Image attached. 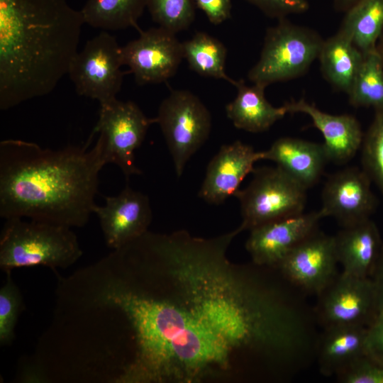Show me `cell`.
I'll list each match as a JSON object with an SVG mask.
<instances>
[{
  "mask_svg": "<svg viewBox=\"0 0 383 383\" xmlns=\"http://www.w3.org/2000/svg\"><path fill=\"white\" fill-rule=\"evenodd\" d=\"M238 228L211 238L147 231L138 247L157 289L113 283L100 301L133 331L122 383H197L230 374L294 379L315 362L320 327L309 295L276 268L236 265Z\"/></svg>",
  "mask_w": 383,
  "mask_h": 383,
  "instance_id": "obj_1",
  "label": "cell"
},
{
  "mask_svg": "<svg viewBox=\"0 0 383 383\" xmlns=\"http://www.w3.org/2000/svg\"><path fill=\"white\" fill-rule=\"evenodd\" d=\"M59 150L8 139L0 142V216L82 227L96 204L99 175L108 164L106 141Z\"/></svg>",
  "mask_w": 383,
  "mask_h": 383,
  "instance_id": "obj_2",
  "label": "cell"
},
{
  "mask_svg": "<svg viewBox=\"0 0 383 383\" xmlns=\"http://www.w3.org/2000/svg\"><path fill=\"white\" fill-rule=\"evenodd\" d=\"M81 11L67 0H0V109L50 94L77 53Z\"/></svg>",
  "mask_w": 383,
  "mask_h": 383,
  "instance_id": "obj_3",
  "label": "cell"
},
{
  "mask_svg": "<svg viewBox=\"0 0 383 383\" xmlns=\"http://www.w3.org/2000/svg\"><path fill=\"white\" fill-rule=\"evenodd\" d=\"M70 227L45 221L6 219L0 237V267L8 272L23 267L67 268L82 256Z\"/></svg>",
  "mask_w": 383,
  "mask_h": 383,
  "instance_id": "obj_4",
  "label": "cell"
},
{
  "mask_svg": "<svg viewBox=\"0 0 383 383\" xmlns=\"http://www.w3.org/2000/svg\"><path fill=\"white\" fill-rule=\"evenodd\" d=\"M323 41L316 30L279 19L267 30L260 58L248 77L265 87L299 77L318 58Z\"/></svg>",
  "mask_w": 383,
  "mask_h": 383,
  "instance_id": "obj_5",
  "label": "cell"
},
{
  "mask_svg": "<svg viewBox=\"0 0 383 383\" xmlns=\"http://www.w3.org/2000/svg\"><path fill=\"white\" fill-rule=\"evenodd\" d=\"M245 189L234 194L240 204V231L304 212L306 189L277 166L254 170Z\"/></svg>",
  "mask_w": 383,
  "mask_h": 383,
  "instance_id": "obj_6",
  "label": "cell"
},
{
  "mask_svg": "<svg viewBox=\"0 0 383 383\" xmlns=\"http://www.w3.org/2000/svg\"><path fill=\"white\" fill-rule=\"evenodd\" d=\"M155 118L179 177L190 157L209 138L211 128L210 112L191 91L173 90L162 101Z\"/></svg>",
  "mask_w": 383,
  "mask_h": 383,
  "instance_id": "obj_7",
  "label": "cell"
},
{
  "mask_svg": "<svg viewBox=\"0 0 383 383\" xmlns=\"http://www.w3.org/2000/svg\"><path fill=\"white\" fill-rule=\"evenodd\" d=\"M123 65L121 47L114 36L102 31L76 54L68 74L79 95L101 104L116 99L123 83Z\"/></svg>",
  "mask_w": 383,
  "mask_h": 383,
  "instance_id": "obj_8",
  "label": "cell"
},
{
  "mask_svg": "<svg viewBox=\"0 0 383 383\" xmlns=\"http://www.w3.org/2000/svg\"><path fill=\"white\" fill-rule=\"evenodd\" d=\"M316 296L314 313L321 329L338 326L368 327L379 311L371 277L339 272Z\"/></svg>",
  "mask_w": 383,
  "mask_h": 383,
  "instance_id": "obj_9",
  "label": "cell"
},
{
  "mask_svg": "<svg viewBox=\"0 0 383 383\" xmlns=\"http://www.w3.org/2000/svg\"><path fill=\"white\" fill-rule=\"evenodd\" d=\"M100 106L99 120L91 134L104 135L108 162L118 165L127 179L133 174H141L135 165V151L155 118H148L131 101L114 99Z\"/></svg>",
  "mask_w": 383,
  "mask_h": 383,
  "instance_id": "obj_10",
  "label": "cell"
},
{
  "mask_svg": "<svg viewBox=\"0 0 383 383\" xmlns=\"http://www.w3.org/2000/svg\"><path fill=\"white\" fill-rule=\"evenodd\" d=\"M121 53L123 65L140 85L167 81L184 59L182 43L160 26L140 32L138 38L121 47Z\"/></svg>",
  "mask_w": 383,
  "mask_h": 383,
  "instance_id": "obj_11",
  "label": "cell"
},
{
  "mask_svg": "<svg viewBox=\"0 0 383 383\" xmlns=\"http://www.w3.org/2000/svg\"><path fill=\"white\" fill-rule=\"evenodd\" d=\"M334 236L318 229L300 242L277 269L309 296L318 295L339 274Z\"/></svg>",
  "mask_w": 383,
  "mask_h": 383,
  "instance_id": "obj_12",
  "label": "cell"
},
{
  "mask_svg": "<svg viewBox=\"0 0 383 383\" xmlns=\"http://www.w3.org/2000/svg\"><path fill=\"white\" fill-rule=\"evenodd\" d=\"M371 183L364 170L356 167L332 174L322 191L323 218L333 217L343 227L370 218L377 204Z\"/></svg>",
  "mask_w": 383,
  "mask_h": 383,
  "instance_id": "obj_13",
  "label": "cell"
},
{
  "mask_svg": "<svg viewBox=\"0 0 383 383\" xmlns=\"http://www.w3.org/2000/svg\"><path fill=\"white\" fill-rule=\"evenodd\" d=\"M319 211L275 220L250 230L245 248L252 262L277 268L304 239L318 229Z\"/></svg>",
  "mask_w": 383,
  "mask_h": 383,
  "instance_id": "obj_14",
  "label": "cell"
},
{
  "mask_svg": "<svg viewBox=\"0 0 383 383\" xmlns=\"http://www.w3.org/2000/svg\"><path fill=\"white\" fill-rule=\"evenodd\" d=\"M105 205L94 208L106 245L118 250L148 231L152 221L148 197L126 186L119 194L105 196Z\"/></svg>",
  "mask_w": 383,
  "mask_h": 383,
  "instance_id": "obj_15",
  "label": "cell"
},
{
  "mask_svg": "<svg viewBox=\"0 0 383 383\" xmlns=\"http://www.w3.org/2000/svg\"><path fill=\"white\" fill-rule=\"evenodd\" d=\"M263 160V151L240 140L223 145L209 162L199 196L218 205L238 190L245 177L255 170L254 164Z\"/></svg>",
  "mask_w": 383,
  "mask_h": 383,
  "instance_id": "obj_16",
  "label": "cell"
},
{
  "mask_svg": "<svg viewBox=\"0 0 383 383\" xmlns=\"http://www.w3.org/2000/svg\"><path fill=\"white\" fill-rule=\"evenodd\" d=\"M288 113H302L324 138L323 146L329 161L342 164L352 159L361 148L364 133L358 120L349 114L333 115L301 99L284 104Z\"/></svg>",
  "mask_w": 383,
  "mask_h": 383,
  "instance_id": "obj_17",
  "label": "cell"
},
{
  "mask_svg": "<svg viewBox=\"0 0 383 383\" xmlns=\"http://www.w3.org/2000/svg\"><path fill=\"white\" fill-rule=\"evenodd\" d=\"M334 239L342 272L358 277H371L383 245L375 223L370 218L343 227Z\"/></svg>",
  "mask_w": 383,
  "mask_h": 383,
  "instance_id": "obj_18",
  "label": "cell"
},
{
  "mask_svg": "<svg viewBox=\"0 0 383 383\" xmlns=\"http://www.w3.org/2000/svg\"><path fill=\"white\" fill-rule=\"evenodd\" d=\"M263 160L274 162L306 189L318 182L329 161L323 144L290 137L276 140L263 151Z\"/></svg>",
  "mask_w": 383,
  "mask_h": 383,
  "instance_id": "obj_19",
  "label": "cell"
},
{
  "mask_svg": "<svg viewBox=\"0 0 383 383\" xmlns=\"http://www.w3.org/2000/svg\"><path fill=\"white\" fill-rule=\"evenodd\" d=\"M367 327L338 326L321 329L316 362L320 373L336 376L357 358L366 354Z\"/></svg>",
  "mask_w": 383,
  "mask_h": 383,
  "instance_id": "obj_20",
  "label": "cell"
},
{
  "mask_svg": "<svg viewBox=\"0 0 383 383\" xmlns=\"http://www.w3.org/2000/svg\"><path fill=\"white\" fill-rule=\"evenodd\" d=\"M235 98L226 106L227 117L234 126L251 133L268 130L288 113L285 105L273 106L265 98L266 87L254 84L247 86L242 79L235 82Z\"/></svg>",
  "mask_w": 383,
  "mask_h": 383,
  "instance_id": "obj_21",
  "label": "cell"
},
{
  "mask_svg": "<svg viewBox=\"0 0 383 383\" xmlns=\"http://www.w3.org/2000/svg\"><path fill=\"white\" fill-rule=\"evenodd\" d=\"M363 54L341 30L324 40L318 60L323 77L348 94L363 60Z\"/></svg>",
  "mask_w": 383,
  "mask_h": 383,
  "instance_id": "obj_22",
  "label": "cell"
},
{
  "mask_svg": "<svg viewBox=\"0 0 383 383\" xmlns=\"http://www.w3.org/2000/svg\"><path fill=\"white\" fill-rule=\"evenodd\" d=\"M340 30L363 54L377 49L383 33V0H360L345 12Z\"/></svg>",
  "mask_w": 383,
  "mask_h": 383,
  "instance_id": "obj_23",
  "label": "cell"
},
{
  "mask_svg": "<svg viewBox=\"0 0 383 383\" xmlns=\"http://www.w3.org/2000/svg\"><path fill=\"white\" fill-rule=\"evenodd\" d=\"M148 0H88L81 12L84 23L103 30L136 27Z\"/></svg>",
  "mask_w": 383,
  "mask_h": 383,
  "instance_id": "obj_24",
  "label": "cell"
},
{
  "mask_svg": "<svg viewBox=\"0 0 383 383\" xmlns=\"http://www.w3.org/2000/svg\"><path fill=\"white\" fill-rule=\"evenodd\" d=\"M183 56L199 74L223 79L234 86L235 80L226 73L227 50L217 38L203 32L182 43Z\"/></svg>",
  "mask_w": 383,
  "mask_h": 383,
  "instance_id": "obj_25",
  "label": "cell"
},
{
  "mask_svg": "<svg viewBox=\"0 0 383 383\" xmlns=\"http://www.w3.org/2000/svg\"><path fill=\"white\" fill-rule=\"evenodd\" d=\"M363 60L347 94L356 108L383 109V65L377 51L363 55Z\"/></svg>",
  "mask_w": 383,
  "mask_h": 383,
  "instance_id": "obj_26",
  "label": "cell"
},
{
  "mask_svg": "<svg viewBox=\"0 0 383 383\" xmlns=\"http://www.w3.org/2000/svg\"><path fill=\"white\" fill-rule=\"evenodd\" d=\"M361 148L362 169L383 197V109L374 111Z\"/></svg>",
  "mask_w": 383,
  "mask_h": 383,
  "instance_id": "obj_27",
  "label": "cell"
},
{
  "mask_svg": "<svg viewBox=\"0 0 383 383\" xmlns=\"http://www.w3.org/2000/svg\"><path fill=\"white\" fill-rule=\"evenodd\" d=\"M194 6V0H148L147 8L158 26L176 34L193 23Z\"/></svg>",
  "mask_w": 383,
  "mask_h": 383,
  "instance_id": "obj_28",
  "label": "cell"
},
{
  "mask_svg": "<svg viewBox=\"0 0 383 383\" xmlns=\"http://www.w3.org/2000/svg\"><path fill=\"white\" fill-rule=\"evenodd\" d=\"M22 307L20 290L8 272L6 282L0 289L1 345H9L13 340L16 324Z\"/></svg>",
  "mask_w": 383,
  "mask_h": 383,
  "instance_id": "obj_29",
  "label": "cell"
},
{
  "mask_svg": "<svg viewBox=\"0 0 383 383\" xmlns=\"http://www.w3.org/2000/svg\"><path fill=\"white\" fill-rule=\"evenodd\" d=\"M335 377L340 383H383V364L365 354Z\"/></svg>",
  "mask_w": 383,
  "mask_h": 383,
  "instance_id": "obj_30",
  "label": "cell"
},
{
  "mask_svg": "<svg viewBox=\"0 0 383 383\" xmlns=\"http://www.w3.org/2000/svg\"><path fill=\"white\" fill-rule=\"evenodd\" d=\"M258 8L266 16L277 18H285L288 16L301 14L308 11L307 0H247Z\"/></svg>",
  "mask_w": 383,
  "mask_h": 383,
  "instance_id": "obj_31",
  "label": "cell"
},
{
  "mask_svg": "<svg viewBox=\"0 0 383 383\" xmlns=\"http://www.w3.org/2000/svg\"><path fill=\"white\" fill-rule=\"evenodd\" d=\"M365 350L367 355L383 364V308L367 327Z\"/></svg>",
  "mask_w": 383,
  "mask_h": 383,
  "instance_id": "obj_32",
  "label": "cell"
},
{
  "mask_svg": "<svg viewBox=\"0 0 383 383\" xmlns=\"http://www.w3.org/2000/svg\"><path fill=\"white\" fill-rule=\"evenodd\" d=\"M213 24H220L231 17V0H194Z\"/></svg>",
  "mask_w": 383,
  "mask_h": 383,
  "instance_id": "obj_33",
  "label": "cell"
},
{
  "mask_svg": "<svg viewBox=\"0 0 383 383\" xmlns=\"http://www.w3.org/2000/svg\"><path fill=\"white\" fill-rule=\"evenodd\" d=\"M371 278L375 285L379 309L383 308V245Z\"/></svg>",
  "mask_w": 383,
  "mask_h": 383,
  "instance_id": "obj_34",
  "label": "cell"
},
{
  "mask_svg": "<svg viewBox=\"0 0 383 383\" xmlns=\"http://www.w3.org/2000/svg\"><path fill=\"white\" fill-rule=\"evenodd\" d=\"M360 0H333V8L338 12L345 13Z\"/></svg>",
  "mask_w": 383,
  "mask_h": 383,
  "instance_id": "obj_35",
  "label": "cell"
},
{
  "mask_svg": "<svg viewBox=\"0 0 383 383\" xmlns=\"http://www.w3.org/2000/svg\"><path fill=\"white\" fill-rule=\"evenodd\" d=\"M377 51L381 58L382 65H383V33L382 34L377 45Z\"/></svg>",
  "mask_w": 383,
  "mask_h": 383,
  "instance_id": "obj_36",
  "label": "cell"
}]
</instances>
